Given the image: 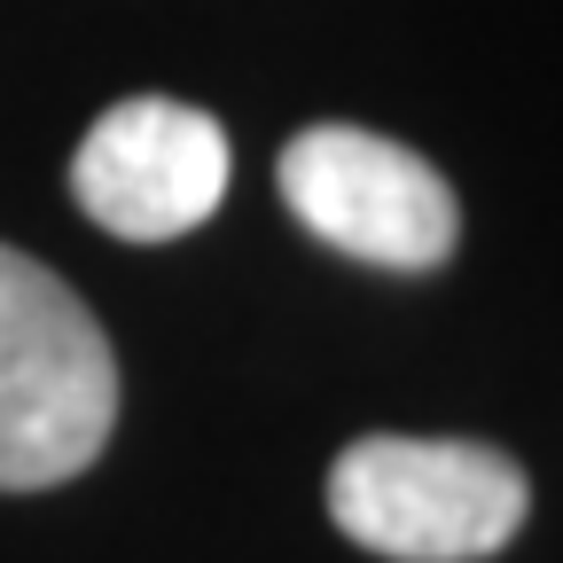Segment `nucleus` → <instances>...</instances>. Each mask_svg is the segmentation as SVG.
<instances>
[{"mask_svg": "<svg viewBox=\"0 0 563 563\" xmlns=\"http://www.w3.org/2000/svg\"><path fill=\"white\" fill-rule=\"evenodd\" d=\"M118 422V361L70 282L0 243V493L79 477Z\"/></svg>", "mask_w": 563, "mask_h": 563, "instance_id": "1", "label": "nucleus"}, {"mask_svg": "<svg viewBox=\"0 0 563 563\" xmlns=\"http://www.w3.org/2000/svg\"><path fill=\"white\" fill-rule=\"evenodd\" d=\"M525 509V470L477 439H361L329 470L336 532L391 563H485L517 540Z\"/></svg>", "mask_w": 563, "mask_h": 563, "instance_id": "2", "label": "nucleus"}, {"mask_svg": "<svg viewBox=\"0 0 563 563\" xmlns=\"http://www.w3.org/2000/svg\"><path fill=\"white\" fill-rule=\"evenodd\" d=\"M282 203L336 243L344 258H368L391 274L439 266L462 235L454 188L422 165L407 141H384L368 125H306L274 165Z\"/></svg>", "mask_w": 563, "mask_h": 563, "instance_id": "3", "label": "nucleus"}, {"mask_svg": "<svg viewBox=\"0 0 563 563\" xmlns=\"http://www.w3.org/2000/svg\"><path fill=\"white\" fill-rule=\"evenodd\" d=\"M70 196L118 243H173L228 196V133L196 102L133 95L102 110L70 157Z\"/></svg>", "mask_w": 563, "mask_h": 563, "instance_id": "4", "label": "nucleus"}]
</instances>
